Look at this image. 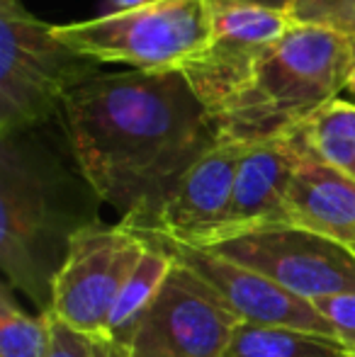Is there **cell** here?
I'll return each mask as SVG.
<instances>
[{
    "instance_id": "1",
    "label": "cell",
    "mask_w": 355,
    "mask_h": 357,
    "mask_svg": "<svg viewBox=\"0 0 355 357\" xmlns=\"http://www.w3.org/2000/svg\"><path fill=\"white\" fill-rule=\"evenodd\" d=\"M83 178L122 219H144L222 137L180 68L100 73L59 114Z\"/></svg>"
},
{
    "instance_id": "2",
    "label": "cell",
    "mask_w": 355,
    "mask_h": 357,
    "mask_svg": "<svg viewBox=\"0 0 355 357\" xmlns=\"http://www.w3.org/2000/svg\"><path fill=\"white\" fill-rule=\"evenodd\" d=\"M44 127L0 137V268L5 282L29 296L39 314L52 306V284L71 236L98 221L83 209V192L93 188L68 139L59 149Z\"/></svg>"
},
{
    "instance_id": "3",
    "label": "cell",
    "mask_w": 355,
    "mask_h": 357,
    "mask_svg": "<svg viewBox=\"0 0 355 357\" xmlns=\"http://www.w3.org/2000/svg\"><path fill=\"white\" fill-rule=\"evenodd\" d=\"M351 66L353 37L292 24L212 112L219 137L234 144L289 137L324 105L341 98Z\"/></svg>"
},
{
    "instance_id": "4",
    "label": "cell",
    "mask_w": 355,
    "mask_h": 357,
    "mask_svg": "<svg viewBox=\"0 0 355 357\" xmlns=\"http://www.w3.org/2000/svg\"><path fill=\"white\" fill-rule=\"evenodd\" d=\"M103 66L61 42L56 27L20 0H0V137L56 119L66 95L105 73Z\"/></svg>"
},
{
    "instance_id": "5",
    "label": "cell",
    "mask_w": 355,
    "mask_h": 357,
    "mask_svg": "<svg viewBox=\"0 0 355 357\" xmlns=\"http://www.w3.org/2000/svg\"><path fill=\"white\" fill-rule=\"evenodd\" d=\"M61 42L100 63H127L137 71L180 68L209 42L207 0H168L151 8L98 15L56 27Z\"/></svg>"
},
{
    "instance_id": "6",
    "label": "cell",
    "mask_w": 355,
    "mask_h": 357,
    "mask_svg": "<svg viewBox=\"0 0 355 357\" xmlns=\"http://www.w3.org/2000/svg\"><path fill=\"white\" fill-rule=\"evenodd\" d=\"M146 238L124 221H90L68 241L66 258L52 284L49 314L88 333H109L119 291L137 270ZM112 335V333H109Z\"/></svg>"
},
{
    "instance_id": "7",
    "label": "cell",
    "mask_w": 355,
    "mask_h": 357,
    "mask_svg": "<svg viewBox=\"0 0 355 357\" xmlns=\"http://www.w3.org/2000/svg\"><path fill=\"white\" fill-rule=\"evenodd\" d=\"M207 250L266 275L307 301L355 291V250L294 224L253 229Z\"/></svg>"
},
{
    "instance_id": "8",
    "label": "cell",
    "mask_w": 355,
    "mask_h": 357,
    "mask_svg": "<svg viewBox=\"0 0 355 357\" xmlns=\"http://www.w3.org/2000/svg\"><path fill=\"white\" fill-rule=\"evenodd\" d=\"M239 324L222 294L176 260L127 348L132 357H224Z\"/></svg>"
},
{
    "instance_id": "9",
    "label": "cell",
    "mask_w": 355,
    "mask_h": 357,
    "mask_svg": "<svg viewBox=\"0 0 355 357\" xmlns=\"http://www.w3.org/2000/svg\"><path fill=\"white\" fill-rule=\"evenodd\" d=\"M212 34L197 56L180 66L209 114L248 78L258 59L287 34V0H207Z\"/></svg>"
},
{
    "instance_id": "10",
    "label": "cell",
    "mask_w": 355,
    "mask_h": 357,
    "mask_svg": "<svg viewBox=\"0 0 355 357\" xmlns=\"http://www.w3.org/2000/svg\"><path fill=\"white\" fill-rule=\"evenodd\" d=\"M243 146L219 142L176 183L144 219H122L134 229L153 231L188 245H209L224 229Z\"/></svg>"
},
{
    "instance_id": "11",
    "label": "cell",
    "mask_w": 355,
    "mask_h": 357,
    "mask_svg": "<svg viewBox=\"0 0 355 357\" xmlns=\"http://www.w3.org/2000/svg\"><path fill=\"white\" fill-rule=\"evenodd\" d=\"M144 234L161 241L178 263H183L195 275H199L207 284H212L222 294V299L236 311V316L243 324L282 326V328L309 331V333L336 338L331 326L322 319V314L314 309L312 301L282 289L273 280H268L266 275L256 273L251 268H243V265L234 263V260L224 258L214 250L178 243V241L153 234V231H144Z\"/></svg>"
},
{
    "instance_id": "12",
    "label": "cell",
    "mask_w": 355,
    "mask_h": 357,
    "mask_svg": "<svg viewBox=\"0 0 355 357\" xmlns=\"http://www.w3.org/2000/svg\"><path fill=\"white\" fill-rule=\"evenodd\" d=\"M304 149L307 144L299 129L289 137L243 146L227 224L212 243L263 226L289 224V185Z\"/></svg>"
},
{
    "instance_id": "13",
    "label": "cell",
    "mask_w": 355,
    "mask_h": 357,
    "mask_svg": "<svg viewBox=\"0 0 355 357\" xmlns=\"http://www.w3.org/2000/svg\"><path fill=\"white\" fill-rule=\"evenodd\" d=\"M287 209L289 224L355 250V178L319 160L309 146L294 170Z\"/></svg>"
},
{
    "instance_id": "14",
    "label": "cell",
    "mask_w": 355,
    "mask_h": 357,
    "mask_svg": "<svg viewBox=\"0 0 355 357\" xmlns=\"http://www.w3.org/2000/svg\"><path fill=\"white\" fill-rule=\"evenodd\" d=\"M139 234L146 238V250H144L142 260H139L132 278L127 280L124 289L119 291L117 304H114L112 316H109V333L117 340H122L124 345L129 343L139 319L146 314V309L156 299V294L161 291L163 282L168 280L173 265H176V258L161 241L144 234V231H139Z\"/></svg>"
},
{
    "instance_id": "15",
    "label": "cell",
    "mask_w": 355,
    "mask_h": 357,
    "mask_svg": "<svg viewBox=\"0 0 355 357\" xmlns=\"http://www.w3.org/2000/svg\"><path fill=\"white\" fill-rule=\"evenodd\" d=\"M346 353L336 338L241 321L224 357H343Z\"/></svg>"
},
{
    "instance_id": "16",
    "label": "cell",
    "mask_w": 355,
    "mask_h": 357,
    "mask_svg": "<svg viewBox=\"0 0 355 357\" xmlns=\"http://www.w3.org/2000/svg\"><path fill=\"white\" fill-rule=\"evenodd\" d=\"M299 132L319 160L355 175V105L343 98L331 100Z\"/></svg>"
},
{
    "instance_id": "17",
    "label": "cell",
    "mask_w": 355,
    "mask_h": 357,
    "mask_svg": "<svg viewBox=\"0 0 355 357\" xmlns=\"http://www.w3.org/2000/svg\"><path fill=\"white\" fill-rule=\"evenodd\" d=\"M52 348V319L20 309L8 282L0 289V357H47Z\"/></svg>"
},
{
    "instance_id": "18",
    "label": "cell",
    "mask_w": 355,
    "mask_h": 357,
    "mask_svg": "<svg viewBox=\"0 0 355 357\" xmlns=\"http://www.w3.org/2000/svg\"><path fill=\"white\" fill-rule=\"evenodd\" d=\"M52 319V348L47 357H132L129 348L109 333H88L63 324L54 314Z\"/></svg>"
},
{
    "instance_id": "19",
    "label": "cell",
    "mask_w": 355,
    "mask_h": 357,
    "mask_svg": "<svg viewBox=\"0 0 355 357\" xmlns=\"http://www.w3.org/2000/svg\"><path fill=\"white\" fill-rule=\"evenodd\" d=\"M287 15L294 24L336 29L355 37V0H287Z\"/></svg>"
},
{
    "instance_id": "20",
    "label": "cell",
    "mask_w": 355,
    "mask_h": 357,
    "mask_svg": "<svg viewBox=\"0 0 355 357\" xmlns=\"http://www.w3.org/2000/svg\"><path fill=\"white\" fill-rule=\"evenodd\" d=\"M312 304L322 314V319L331 326L338 343L348 353H355V291L322 296V299H314Z\"/></svg>"
},
{
    "instance_id": "21",
    "label": "cell",
    "mask_w": 355,
    "mask_h": 357,
    "mask_svg": "<svg viewBox=\"0 0 355 357\" xmlns=\"http://www.w3.org/2000/svg\"><path fill=\"white\" fill-rule=\"evenodd\" d=\"M158 3H168V0H107L105 3L103 15H114V13H127V10H139V8H151Z\"/></svg>"
},
{
    "instance_id": "22",
    "label": "cell",
    "mask_w": 355,
    "mask_h": 357,
    "mask_svg": "<svg viewBox=\"0 0 355 357\" xmlns=\"http://www.w3.org/2000/svg\"><path fill=\"white\" fill-rule=\"evenodd\" d=\"M341 98L348 100L351 105H355V37H353V66H351V75H348L346 90H343Z\"/></svg>"
},
{
    "instance_id": "23",
    "label": "cell",
    "mask_w": 355,
    "mask_h": 357,
    "mask_svg": "<svg viewBox=\"0 0 355 357\" xmlns=\"http://www.w3.org/2000/svg\"><path fill=\"white\" fill-rule=\"evenodd\" d=\"M343 357H355V353H346V355H343Z\"/></svg>"
},
{
    "instance_id": "24",
    "label": "cell",
    "mask_w": 355,
    "mask_h": 357,
    "mask_svg": "<svg viewBox=\"0 0 355 357\" xmlns=\"http://www.w3.org/2000/svg\"><path fill=\"white\" fill-rule=\"evenodd\" d=\"M353 178H355V175H353Z\"/></svg>"
}]
</instances>
